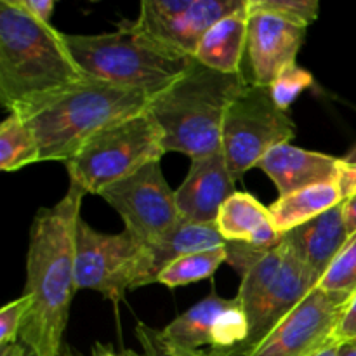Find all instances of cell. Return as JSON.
<instances>
[{
  "mask_svg": "<svg viewBox=\"0 0 356 356\" xmlns=\"http://www.w3.org/2000/svg\"><path fill=\"white\" fill-rule=\"evenodd\" d=\"M83 193H68L49 209H40L30 229L26 289L31 306L21 329V344L31 356H59L68 325L70 306L79 291L75 278V235Z\"/></svg>",
  "mask_w": 356,
  "mask_h": 356,
  "instance_id": "6da1fadb",
  "label": "cell"
},
{
  "mask_svg": "<svg viewBox=\"0 0 356 356\" xmlns=\"http://www.w3.org/2000/svg\"><path fill=\"white\" fill-rule=\"evenodd\" d=\"M83 80L63 33L17 0L0 2V99L9 113H24Z\"/></svg>",
  "mask_w": 356,
  "mask_h": 356,
  "instance_id": "7a4b0ae2",
  "label": "cell"
},
{
  "mask_svg": "<svg viewBox=\"0 0 356 356\" xmlns=\"http://www.w3.org/2000/svg\"><path fill=\"white\" fill-rule=\"evenodd\" d=\"M149 103L145 92L87 79L19 117L37 138L40 162H70L94 136L143 113Z\"/></svg>",
  "mask_w": 356,
  "mask_h": 356,
  "instance_id": "3957f363",
  "label": "cell"
},
{
  "mask_svg": "<svg viewBox=\"0 0 356 356\" xmlns=\"http://www.w3.org/2000/svg\"><path fill=\"white\" fill-rule=\"evenodd\" d=\"M247 83L243 73L225 75L195 61L148 106L163 132L165 152L191 160L221 152L226 115Z\"/></svg>",
  "mask_w": 356,
  "mask_h": 356,
  "instance_id": "277c9868",
  "label": "cell"
},
{
  "mask_svg": "<svg viewBox=\"0 0 356 356\" xmlns=\"http://www.w3.org/2000/svg\"><path fill=\"white\" fill-rule=\"evenodd\" d=\"M65 44L86 79L145 92L149 99L169 89L195 59L124 24L113 33L66 35Z\"/></svg>",
  "mask_w": 356,
  "mask_h": 356,
  "instance_id": "5b68a950",
  "label": "cell"
},
{
  "mask_svg": "<svg viewBox=\"0 0 356 356\" xmlns=\"http://www.w3.org/2000/svg\"><path fill=\"white\" fill-rule=\"evenodd\" d=\"M163 132L152 111L122 120L94 136L70 162V186L83 195H99L163 156Z\"/></svg>",
  "mask_w": 356,
  "mask_h": 356,
  "instance_id": "8992f818",
  "label": "cell"
},
{
  "mask_svg": "<svg viewBox=\"0 0 356 356\" xmlns=\"http://www.w3.org/2000/svg\"><path fill=\"white\" fill-rule=\"evenodd\" d=\"M294 136V120L275 104L270 86L249 82L226 115L222 155L233 177L238 179Z\"/></svg>",
  "mask_w": 356,
  "mask_h": 356,
  "instance_id": "52a82bcc",
  "label": "cell"
},
{
  "mask_svg": "<svg viewBox=\"0 0 356 356\" xmlns=\"http://www.w3.org/2000/svg\"><path fill=\"white\" fill-rule=\"evenodd\" d=\"M146 247L129 232L108 235L80 218L75 235L76 289L99 292L118 305L129 291L145 287Z\"/></svg>",
  "mask_w": 356,
  "mask_h": 356,
  "instance_id": "ba28073f",
  "label": "cell"
},
{
  "mask_svg": "<svg viewBox=\"0 0 356 356\" xmlns=\"http://www.w3.org/2000/svg\"><path fill=\"white\" fill-rule=\"evenodd\" d=\"M99 197L120 214L125 232L143 247L155 245L181 222L176 191L167 184L160 162L111 184Z\"/></svg>",
  "mask_w": 356,
  "mask_h": 356,
  "instance_id": "9c48e42d",
  "label": "cell"
},
{
  "mask_svg": "<svg viewBox=\"0 0 356 356\" xmlns=\"http://www.w3.org/2000/svg\"><path fill=\"white\" fill-rule=\"evenodd\" d=\"M247 0H145L134 30L193 58L204 35L218 21L245 7Z\"/></svg>",
  "mask_w": 356,
  "mask_h": 356,
  "instance_id": "30bf717a",
  "label": "cell"
},
{
  "mask_svg": "<svg viewBox=\"0 0 356 356\" xmlns=\"http://www.w3.org/2000/svg\"><path fill=\"white\" fill-rule=\"evenodd\" d=\"M346 306L313 289L249 356H313L329 346Z\"/></svg>",
  "mask_w": 356,
  "mask_h": 356,
  "instance_id": "8fae6325",
  "label": "cell"
},
{
  "mask_svg": "<svg viewBox=\"0 0 356 356\" xmlns=\"http://www.w3.org/2000/svg\"><path fill=\"white\" fill-rule=\"evenodd\" d=\"M306 28L266 13H249L247 58L252 83L270 86L275 76L294 65Z\"/></svg>",
  "mask_w": 356,
  "mask_h": 356,
  "instance_id": "7c38bea8",
  "label": "cell"
},
{
  "mask_svg": "<svg viewBox=\"0 0 356 356\" xmlns=\"http://www.w3.org/2000/svg\"><path fill=\"white\" fill-rule=\"evenodd\" d=\"M235 181L222 149L191 160L186 179L176 190L181 221L216 225L225 202L236 193Z\"/></svg>",
  "mask_w": 356,
  "mask_h": 356,
  "instance_id": "4fadbf2b",
  "label": "cell"
},
{
  "mask_svg": "<svg viewBox=\"0 0 356 356\" xmlns=\"http://www.w3.org/2000/svg\"><path fill=\"white\" fill-rule=\"evenodd\" d=\"M341 159L309 152L291 145L271 149L259 162V169L277 186L280 197L322 183H337Z\"/></svg>",
  "mask_w": 356,
  "mask_h": 356,
  "instance_id": "5bb4252c",
  "label": "cell"
},
{
  "mask_svg": "<svg viewBox=\"0 0 356 356\" xmlns=\"http://www.w3.org/2000/svg\"><path fill=\"white\" fill-rule=\"evenodd\" d=\"M348 238L350 233L344 225L343 204L284 235L285 242L315 277L316 284L346 245Z\"/></svg>",
  "mask_w": 356,
  "mask_h": 356,
  "instance_id": "9a60e30c",
  "label": "cell"
},
{
  "mask_svg": "<svg viewBox=\"0 0 356 356\" xmlns=\"http://www.w3.org/2000/svg\"><path fill=\"white\" fill-rule=\"evenodd\" d=\"M232 299L216 292L198 301L190 309L159 330V341L169 356H207L212 350V329Z\"/></svg>",
  "mask_w": 356,
  "mask_h": 356,
  "instance_id": "2e32d148",
  "label": "cell"
},
{
  "mask_svg": "<svg viewBox=\"0 0 356 356\" xmlns=\"http://www.w3.org/2000/svg\"><path fill=\"white\" fill-rule=\"evenodd\" d=\"M216 226L226 242L249 243L263 249H273L284 238L275 228L270 207H264L245 191H236L225 202Z\"/></svg>",
  "mask_w": 356,
  "mask_h": 356,
  "instance_id": "e0dca14e",
  "label": "cell"
},
{
  "mask_svg": "<svg viewBox=\"0 0 356 356\" xmlns=\"http://www.w3.org/2000/svg\"><path fill=\"white\" fill-rule=\"evenodd\" d=\"M247 33H249V9L245 3V7L240 10L218 21L204 35L195 51L193 59L214 72L238 75L242 73V59L247 52Z\"/></svg>",
  "mask_w": 356,
  "mask_h": 356,
  "instance_id": "ac0fdd59",
  "label": "cell"
},
{
  "mask_svg": "<svg viewBox=\"0 0 356 356\" xmlns=\"http://www.w3.org/2000/svg\"><path fill=\"white\" fill-rule=\"evenodd\" d=\"M226 240L216 225L181 221L172 232L163 236L155 245L146 247V277L145 285L155 284L159 273L179 257L204 250L221 249Z\"/></svg>",
  "mask_w": 356,
  "mask_h": 356,
  "instance_id": "d6986e66",
  "label": "cell"
},
{
  "mask_svg": "<svg viewBox=\"0 0 356 356\" xmlns=\"http://www.w3.org/2000/svg\"><path fill=\"white\" fill-rule=\"evenodd\" d=\"M337 183H322L280 197L270 207L275 228L280 235L292 232L298 226L306 225L312 219L325 214L330 209L343 204Z\"/></svg>",
  "mask_w": 356,
  "mask_h": 356,
  "instance_id": "ffe728a7",
  "label": "cell"
},
{
  "mask_svg": "<svg viewBox=\"0 0 356 356\" xmlns=\"http://www.w3.org/2000/svg\"><path fill=\"white\" fill-rule=\"evenodd\" d=\"M282 263H284V242H280L275 249H271L263 259L257 261L242 277V284H240L236 299L242 305L243 312L247 315V322H249V337H247L245 344L252 339L256 330L259 329L264 309H266L268 301H270L271 294H273ZM240 351L236 356H240Z\"/></svg>",
  "mask_w": 356,
  "mask_h": 356,
  "instance_id": "44dd1931",
  "label": "cell"
},
{
  "mask_svg": "<svg viewBox=\"0 0 356 356\" xmlns=\"http://www.w3.org/2000/svg\"><path fill=\"white\" fill-rule=\"evenodd\" d=\"M40 162V148L33 131L16 113H9L0 125V169L16 172Z\"/></svg>",
  "mask_w": 356,
  "mask_h": 356,
  "instance_id": "7402d4cb",
  "label": "cell"
},
{
  "mask_svg": "<svg viewBox=\"0 0 356 356\" xmlns=\"http://www.w3.org/2000/svg\"><path fill=\"white\" fill-rule=\"evenodd\" d=\"M222 263H228L226 245L221 247V249L188 254V256H183L179 259L172 261L170 264H167L159 273L156 282L167 285V287H181V285L197 284V282L211 278Z\"/></svg>",
  "mask_w": 356,
  "mask_h": 356,
  "instance_id": "603a6c76",
  "label": "cell"
},
{
  "mask_svg": "<svg viewBox=\"0 0 356 356\" xmlns=\"http://www.w3.org/2000/svg\"><path fill=\"white\" fill-rule=\"evenodd\" d=\"M316 289L325 292L334 301L346 306L356 296V233L348 238L329 270L323 273Z\"/></svg>",
  "mask_w": 356,
  "mask_h": 356,
  "instance_id": "cb8c5ba5",
  "label": "cell"
},
{
  "mask_svg": "<svg viewBox=\"0 0 356 356\" xmlns=\"http://www.w3.org/2000/svg\"><path fill=\"white\" fill-rule=\"evenodd\" d=\"M249 13H266L285 21L308 28L318 17L320 3L316 0H249Z\"/></svg>",
  "mask_w": 356,
  "mask_h": 356,
  "instance_id": "d4e9b609",
  "label": "cell"
},
{
  "mask_svg": "<svg viewBox=\"0 0 356 356\" xmlns=\"http://www.w3.org/2000/svg\"><path fill=\"white\" fill-rule=\"evenodd\" d=\"M313 86V75L305 70L302 66H299L298 63L287 66L285 70H282L277 76H275L273 82L270 83L271 97H273L275 104H277L280 110L287 111L289 106L301 96V92H305L306 89Z\"/></svg>",
  "mask_w": 356,
  "mask_h": 356,
  "instance_id": "484cf974",
  "label": "cell"
},
{
  "mask_svg": "<svg viewBox=\"0 0 356 356\" xmlns=\"http://www.w3.org/2000/svg\"><path fill=\"white\" fill-rule=\"evenodd\" d=\"M30 306L31 298L28 294H23L3 306L0 312V344L17 343L16 339L19 337Z\"/></svg>",
  "mask_w": 356,
  "mask_h": 356,
  "instance_id": "4316f807",
  "label": "cell"
},
{
  "mask_svg": "<svg viewBox=\"0 0 356 356\" xmlns=\"http://www.w3.org/2000/svg\"><path fill=\"white\" fill-rule=\"evenodd\" d=\"M337 186H339L344 200L356 193V145L341 159Z\"/></svg>",
  "mask_w": 356,
  "mask_h": 356,
  "instance_id": "83f0119b",
  "label": "cell"
},
{
  "mask_svg": "<svg viewBox=\"0 0 356 356\" xmlns=\"http://www.w3.org/2000/svg\"><path fill=\"white\" fill-rule=\"evenodd\" d=\"M356 337V296L346 305L343 316H341L339 323H337L336 330L332 334L330 343L343 344L346 341H351Z\"/></svg>",
  "mask_w": 356,
  "mask_h": 356,
  "instance_id": "f1b7e54d",
  "label": "cell"
},
{
  "mask_svg": "<svg viewBox=\"0 0 356 356\" xmlns=\"http://www.w3.org/2000/svg\"><path fill=\"white\" fill-rule=\"evenodd\" d=\"M136 336H138L139 343L143 344V355H136L129 351L131 356H169L162 348V344H160L159 330L149 329L145 323H138V327H136Z\"/></svg>",
  "mask_w": 356,
  "mask_h": 356,
  "instance_id": "f546056e",
  "label": "cell"
},
{
  "mask_svg": "<svg viewBox=\"0 0 356 356\" xmlns=\"http://www.w3.org/2000/svg\"><path fill=\"white\" fill-rule=\"evenodd\" d=\"M17 3H19L30 16H33L35 19L51 24L52 10H54L56 7V3L52 2V0H17Z\"/></svg>",
  "mask_w": 356,
  "mask_h": 356,
  "instance_id": "4dcf8cb0",
  "label": "cell"
},
{
  "mask_svg": "<svg viewBox=\"0 0 356 356\" xmlns=\"http://www.w3.org/2000/svg\"><path fill=\"white\" fill-rule=\"evenodd\" d=\"M343 216H344V225H346L348 233L355 235L356 233V193L343 200Z\"/></svg>",
  "mask_w": 356,
  "mask_h": 356,
  "instance_id": "1f68e13d",
  "label": "cell"
},
{
  "mask_svg": "<svg viewBox=\"0 0 356 356\" xmlns=\"http://www.w3.org/2000/svg\"><path fill=\"white\" fill-rule=\"evenodd\" d=\"M26 348L19 343L0 344V356H28Z\"/></svg>",
  "mask_w": 356,
  "mask_h": 356,
  "instance_id": "d6a6232c",
  "label": "cell"
},
{
  "mask_svg": "<svg viewBox=\"0 0 356 356\" xmlns=\"http://www.w3.org/2000/svg\"><path fill=\"white\" fill-rule=\"evenodd\" d=\"M90 356H131V355H118L115 353L113 350H111L110 346H104V344L101 343H96L92 346V353H90Z\"/></svg>",
  "mask_w": 356,
  "mask_h": 356,
  "instance_id": "836d02e7",
  "label": "cell"
},
{
  "mask_svg": "<svg viewBox=\"0 0 356 356\" xmlns=\"http://www.w3.org/2000/svg\"><path fill=\"white\" fill-rule=\"evenodd\" d=\"M339 356H356V337L339 344Z\"/></svg>",
  "mask_w": 356,
  "mask_h": 356,
  "instance_id": "e575fe53",
  "label": "cell"
},
{
  "mask_svg": "<svg viewBox=\"0 0 356 356\" xmlns=\"http://www.w3.org/2000/svg\"><path fill=\"white\" fill-rule=\"evenodd\" d=\"M313 356H339V344L330 343L329 346H325L323 350H320L318 353H315Z\"/></svg>",
  "mask_w": 356,
  "mask_h": 356,
  "instance_id": "d590c367",
  "label": "cell"
},
{
  "mask_svg": "<svg viewBox=\"0 0 356 356\" xmlns=\"http://www.w3.org/2000/svg\"><path fill=\"white\" fill-rule=\"evenodd\" d=\"M59 356H82V355H80L76 350H73L72 346H63L61 355H59Z\"/></svg>",
  "mask_w": 356,
  "mask_h": 356,
  "instance_id": "8d00e7d4",
  "label": "cell"
}]
</instances>
